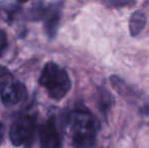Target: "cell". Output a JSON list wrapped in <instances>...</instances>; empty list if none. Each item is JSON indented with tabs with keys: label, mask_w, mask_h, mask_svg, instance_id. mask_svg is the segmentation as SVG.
I'll list each match as a JSON object with an SVG mask.
<instances>
[{
	"label": "cell",
	"mask_w": 149,
	"mask_h": 148,
	"mask_svg": "<svg viewBox=\"0 0 149 148\" xmlns=\"http://www.w3.org/2000/svg\"><path fill=\"white\" fill-rule=\"evenodd\" d=\"M66 126L75 148H92L95 144L98 123L84 108H77L67 115Z\"/></svg>",
	"instance_id": "obj_1"
},
{
	"label": "cell",
	"mask_w": 149,
	"mask_h": 148,
	"mask_svg": "<svg viewBox=\"0 0 149 148\" xmlns=\"http://www.w3.org/2000/svg\"><path fill=\"white\" fill-rule=\"evenodd\" d=\"M40 84L54 99H62L71 88V80L66 70L54 62H48L42 70Z\"/></svg>",
	"instance_id": "obj_2"
},
{
	"label": "cell",
	"mask_w": 149,
	"mask_h": 148,
	"mask_svg": "<svg viewBox=\"0 0 149 148\" xmlns=\"http://www.w3.org/2000/svg\"><path fill=\"white\" fill-rule=\"evenodd\" d=\"M26 95V86L20 81L15 80L8 73L0 76V97L5 106H14L24 99Z\"/></svg>",
	"instance_id": "obj_3"
},
{
	"label": "cell",
	"mask_w": 149,
	"mask_h": 148,
	"mask_svg": "<svg viewBox=\"0 0 149 148\" xmlns=\"http://www.w3.org/2000/svg\"><path fill=\"white\" fill-rule=\"evenodd\" d=\"M36 118L33 116L24 115L20 116L12 123L9 136L12 144L19 146L22 144H29L35 137Z\"/></svg>",
	"instance_id": "obj_4"
},
{
	"label": "cell",
	"mask_w": 149,
	"mask_h": 148,
	"mask_svg": "<svg viewBox=\"0 0 149 148\" xmlns=\"http://www.w3.org/2000/svg\"><path fill=\"white\" fill-rule=\"evenodd\" d=\"M38 137L40 148H61V138L54 118L40 126Z\"/></svg>",
	"instance_id": "obj_5"
},
{
	"label": "cell",
	"mask_w": 149,
	"mask_h": 148,
	"mask_svg": "<svg viewBox=\"0 0 149 148\" xmlns=\"http://www.w3.org/2000/svg\"><path fill=\"white\" fill-rule=\"evenodd\" d=\"M44 19H45V30L49 38H54L57 34L58 26H59L61 18V5L56 4L49 6L43 12Z\"/></svg>",
	"instance_id": "obj_6"
},
{
	"label": "cell",
	"mask_w": 149,
	"mask_h": 148,
	"mask_svg": "<svg viewBox=\"0 0 149 148\" xmlns=\"http://www.w3.org/2000/svg\"><path fill=\"white\" fill-rule=\"evenodd\" d=\"M146 24V15L144 14V12L140 11H135L131 15L130 18V24H129V28L131 36L136 37L143 31V28H145Z\"/></svg>",
	"instance_id": "obj_7"
},
{
	"label": "cell",
	"mask_w": 149,
	"mask_h": 148,
	"mask_svg": "<svg viewBox=\"0 0 149 148\" xmlns=\"http://www.w3.org/2000/svg\"><path fill=\"white\" fill-rule=\"evenodd\" d=\"M113 105V97L110 91L107 90L104 87L100 89V94H98V106L100 109L104 114H107L109 110L111 109Z\"/></svg>",
	"instance_id": "obj_8"
},
{
	"label": "cell",
	"mask_w": 149,
	"mask_h": 148,
	"mask_svg": "<svg viewBox=\"0 0 149 148\" xmlns=\"http://www.w3.org/2000/svg\"><path fill=\"white\" fill-rule=\"evenodd\" d=\"M7 46H8V41H7L6 34L2 30H0V57L3 55Z\"/></svg>",
	"instance_id": "obj_9"
},
{
	"label": "cell",
	"mask_w": 149,
	"mask_h": 148,
	"mask_svg": "<svg viewBox=\"0 0 149 148\" xmlns=\"http://www.w3.org/2000/svg\"><path fill=\"white\" fill-rule=\"evenodd\" d=\"M133 3H134L133 0H110V5L117 6V7L131 5V4H133Z\"/></svg>",
	"instance_id": "obj_10"
},
{
	"label": "cell",
	"mask_w": 149,
	"mask_h": 148,
	"mask_svg": "<svg viewBox=\"0 0 149 148\" xmlns=\"http://www.w3.org/2000/svg\"><path fill=\"white\" fill-rule=\"evenodd\" d=\"M3 135H4V126L1 122H0V143H1L2 139H3Z\"/></svg>",
	"instance_id": "obj_11"
},
{
	"label": "cell",
	"mask_w": 149,
	"mask_h": 148,
	"mask_svg": "<svg viewBox=\"0 0 149 148\" xmlns=\"http://www.w3.org/2000/svg\"><path fill=\"white\" fill-rule=\"evenodd\" d=\"M19 2H26V1H29V0H18Z\"/></svg>",
	"instance_id": "obj_12"
}]
</instances>
